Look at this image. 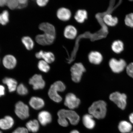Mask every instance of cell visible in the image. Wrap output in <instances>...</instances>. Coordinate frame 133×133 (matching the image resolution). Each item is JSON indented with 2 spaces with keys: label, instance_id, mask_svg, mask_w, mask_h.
<instances>
[{
  "label": "cell",
  "instance_id": "24",
  "mask_svg": "<svg viewBox=\"0 0 133 133\" xmlns=\"http://www.w3.org/2000/svg\"><path fill=\"white\" fill-rule=\"evenodd\" d=\"M103 21L108 25L112 26H116L118 22L117 18L114 17L110 14L105 15L103 17Z\"/></svg>",
  "mask_w": 133,
  "mask_h": 133
},
{
  "label": "cell",
  "instance_id": "8",
  "mask_svg": "<svg viewBox=\"0 0 133 133\" xmlns=\"http://www.w3.org/2000/svg\"><path fill=\"white\" fill-rule=\"evenodd\" d=\"M81 103L80 99L72 93H70L66 94L64 104L66 107L73 110L79 107Z\"/></svg>",
  "mask_w": 133,
  "mask_h": 133
},
{
  "label": "cell",
  "instance_id": "29",
  "mask_svg": "<svg viewBox=\"0 0 133 133\" xmlns=\"http://www.w3.org/2000/svg\"><path fill=\"white\" fill-rule=\"evenodd\" d=\"M18 94L21 95H25L28 94V90L27 88L23 84H20L16 89Z\"/></svg>",
  "mask_w": 133,
  "mask_h": 133
},
{
  "label": "cell",
  "instance_id": "11",
  "mask_svg": "<svg viewBox=\"0 0 133 133\" xmlns=\"http://www.w3.org/2000/svg\"><path fill=\"white\" fill-rule=\"evenodd\" d=\"M35 56L38 59H43L48 64H51L54 62L55 60L54 55L52 52L48 51H41L36 53Z\"/></svg>",
  "mask_w": 133,
  "mask_h": 133
},
{
  "label": "cell",
  "instance_id": "39",
  "mask_svg": "<svg viewBox=\"0 0 133 133\" xmlns=\"http://www.w3.org/2000/svg\"><path fill=\"white\" fill-rule=\"evenodd\" d=\"M70 133H79L78 131L74 130L71 131Z\"/></svg>",
  "mask_w": 133,
  "mask_h": 133
},
{
  "label": "cell",
  "instance_id": "23",
  "mask_svg": "<svg viewBox=\"0 0 133 133\" xmlns=\"http://www.w3.org/2000/svg\"><path fill=\"white\" fill-rule=\"evenodd\" d=\"M118 129L121 133H128L131 132L132 129V126L127 121H123L119 123Z\"/></svg>",
  "mask_w": 133,
  "mask_h": 133
},
{
  "label": "cell",
  "instance_id": "17",
  "mask_svg": "<svg viewBox=\"0 0 133 133\" xmlns=\"http://www.w3.org/2000/svg\"><path fill=\"white\" fill-rule=\"evenodd\" d=\"M31 107L35 110L40 109L44 107L45 103L44 100L37 97L34 96L31 98L29 102Z\"/></svg>",
  "mask_w": 133,
  "mask_h": 133
},
{
  "label": "cell",
  "instance_id": "36",
  "mask_svg": "<svg viewBox=\"0 0 133 133\" xmlns=\"http://www.w3.org/2000/svg\"><path fill=\"white\" fill-rule=\"evenodd\" d=\"M5 94V88L3 86L0 85V97L4 96Z\"/></svg>",
  "mask_w": 133,
  "mask_h": 133
},
{
  "label": "cell",
  "instance_id": "31",
  "mask_svg": "<svg viewBox=\"0 0 133 133\" xmlns=\"http://www.w3.org/2000/svg\"><path fill=\"white\" fill-rule=\"evenodd\" d=\"M124 21L126 25L133 28V13H131L127 15Z\"/></svg>",
  "mask_w": 133,
  "mask_h": 133
},
{
  "label": "cell",
  "instance_id": "20",
  "mask_svg": "<svg viewBox=\"0 0 133 133\" xmlns=\"http://www.w3.org/2000/svg\"><path fill=\"white\" fill-rule=\"evenodd\" d=\"M3 82L8 86L9 92H13L16 89L17 83L15 79L12 78L6 77L3 80Z\"/></svg>",
  "mask_w": 133,
  "mask_h": 133
},
{
  "label": "cell",
  "instance_id": "18",
  "mask_svg": "<svg viewBox=\"0 0 133 133\" xmlns=\"http://www.w3.org/2000/svg\"><path fill=\"white\" fill-rule=\"evenodd\" d=\"M89 61L91 64L97 65L101 64L103 60L102 55L97 51H92L89 53L88 56Z\"/></svg>",
  "mask_w": 133,
  "mask_h": 133
},
{
  "label": "cell",
  "instance_id": "10",
  "mask_svg": "<svg viewBox=\"0 0 133 133\" xmlns=\"http://www.w3.org/2000/svg\"><path fill=\"white\" fill-rule=\"evenodd\" d=\"M109 65L113 72L119 73L123 71L126 66V64L124 59H121L118 61L112 58L109 61Z\"/></svg>",
  "mask_w": 133,
  "mask_h": 133
},
{
  "label": "cell",
  "instance_id": "35",
  "mask_svg": "<svg viewBox=\"0 0 133 133\" xmlns=\"http://www.w3.org/2000/svg\"><path fill=\"white\" fill-rule=\"evenodd\" d=\"M49 2L48 0H37L36 3L40 7H44Z\"/></svg>",
  "mask_w": 133,
  "mask_h": 133
},
{
  "label": "cell",
  "instance_id": "34",
  "mask_svg": "<svg viewBox=\"0 0 133 133\" xmlns=\"http://www.w3.org/2000/svg\"><path fill=\"white\" fill-rule=\"evenodd\" d=\"M27 129L24 127H19L15 130L12 133H28Z\"/></svg>",
  "mask_w": 133,
  "mask_h": 133
},
{
  "label": "cell",
  "instance_id": "26",
  "mask_svg": "<svg viewBox=\"0 0 133 133\" xmlns=\"http://www.w3.org/2000/svg\"><path fill=\"white\" fill-rule=\"evenodd\" d=\"M124 44L122 42L118 40L113 43L112 45V51L116 54H119L123 50Z\"/></svg>",
  "mask_w": 133,
  "mask_h": 133
},
{
  "label": "cell",
  "instance_id": "33",
  "mask_svg": "<svg viewBox=\"0 0 133 133\" xmlns=\"http://www.w3.org/2000/svg\"><path fill=\"white\" fill-rule=\"evenodd\" d=\"M18 1L19 5L17 8L18 9H22L27 6L28 3V1L27 0H18Z\"/></svg>",
  "mask_w": 133,
  "mask_h": 133
},
{
  "label": "cell",
  "instance_id": "3",
  "mask_svg": "<svg viewBox=\"0 0 133 133\" xmlns=\"http://www.w3.org/2000/svg\"><path fill=\"white\" fill-rule=\"evenodd\" d=\"M65 85L62 81H56L51 85L48 91L49 98L55 102L59 103L62 101V98L59 94V92H62L66 89Z\"/></svg>",
  "mask_w": 133,
  "mask_h": 133
},
{
  "label": "cell",
  "instance_id": "21",
  "mask_svg": "<svg viewBox=\"0 0 133 133\" xmlns=\"http://www.w3.org/2000/svg\"><path fill=\"white\" fill-rule=\"evenodd\" d=\"M88 13L85 10L79 9L76 11L74 16L76 21L79 23L84 22L88 18Z\"/></svg>",
  "mask_w": 133,
  "mask_h": 133
},
{
  "label": "cell",
  "instance_id": "1",
  "mask_svg": "<svg viewBox=\"0 0 133 133\" xmlns=\"http://www.w3.org/2000/svg\"><path fill=\"white\" fill-rule=\"evenodd\" d=\"M58 122L61 126L67 127L69 125L68 120L71 124L75 125L78 123L80 117L77 113L71 110L61 109L57 113Z\"/></svg>",
  "mask_w": 133,
  "mask_h": 133
},
{
  "label": "cell",
  "instance_id": "7",
  "mask_svg": "<svg viewBox=\"0 0 133 133\" xmlns=\"http://www.w3.org/2000/svg\"><path fill=\"white\" fill-rule=\"evenodd\" d=\"M15 112L16 115L22 119H27L29 116V107L21 101L16 104Z\"/></svg>",
  "mask_w": 133,
  "mask_h": 133
},
{
  "label": "cell",
  "instance_id": "14",
  "mask_svg": "<svg viewBox=\"0 0 133 133\" xmlns=\"http://www.w3.org/2000/svg\"><path fill=\"white\" fill-rule=\"evenodd\" d=\"M71 16V12L70 10L65 8H61L58 10L57 16L60 20L66 21L70 19Z\"/></svg>",
  "mask_w": 133,
  "mask_h": 133
},
{
  "label": "cell",
  "instance_id": "15",
  "mask_svg": "<svg viewBox=\"0 0 133 133\" xmlns=\"http://www.w3.org/2000/svg\"><path fill=\"white\" fill-rule=\"evenodd\" d=\"M14 123V119L10 116H6L0 119V128L6 130L12 128Z\"/></svg>",
  "mask_w": 133,
  "mask_h": 133
},
{
  "label": "cell",
  "instance_id": "4",
  "mask_svg": "<svg viewBox=\"0 0 133 133\" xmlns=\"http://www.w3.org/2000/svg\"><path fill=\"white\" fill-rule=\"evenodd\" d=\"M44 34L38 35L36 41L38 44L43 46L49 45L53 44L56 38V32L45 31Z\"/></svg>",
  "mask_w": 133,
  "mask_h": 133
},
{
  "label": "cell",
  "instance_id": "2",
  "mask_svg": "<svg viewBox=\"0 0 133 133\" xmlns=\"http://www.w3.org/2000/svg\"><path fill=\"white\" fill-rule=\"evenodd\" d=\"M88 111L94 117L98 119L104 118L107 111L106 103L103 101H96L89 107Z\"/></svg>",
  "mask_w": 133,
  "mask_h": 133
},
{
  "label": "cell",
  "instance_id": "6",
  "mask_svg": "<svg viewBox=\"0 0 133 133\" xmlns=\"http://www.w3.org/2000/svg\"><path fill=\"white\" fill-rule=\"evenodd\" d=\"M127 98L125 94H121L118 92L113 93L109 96L110 99L122 110H124L126 107Z\"/></svg>",
  "mask_w": 133,
  "mask_h": 133
},
{
  "label": "cell",
  "instance_id": "12",
  "mask_svg": "<svg viewBox=\"0 0 133 133\" xmlns=\"http://www.w3.org/2000/svg\"><path fill=\"white\" fill-rule=\"evenodd\" d=\"M38 121L43 126H45L52 121V118L50 113L48 111H43L38 115Z\"/></svg>",
  "mask_w": 133,
  "mask_h": 133
},
{
  "label": "cell",
  "instance_id": "32",
  "mask_svg": "<svg viewBox=\"0 0 133 133\" xmlns=\"http://www.w3.org/2000/svg\"><path fill=\"white\" fill-rule=\"evenodd\" d=\"M127 74L130 77L133 78V63H131L126 67Z\"/></svg>",
  "mask_w": 133,
  "mask_h": 133
},
{
  "label": "cell",
  "instance_id": "25",
  "mask_svg": "<svg viewBox=\"0 0 133 133\" xmlns=\"http://www.w3.org/2000/svg\"><path fill=\"white\" fill-rule=\"evenodd\" d=\"M22 42L26 49L31 50L34 47V43L32 39L29 36L23 37L21 39Z\"/></svg>",
  "mask_w": 133,
  "mask_h": 133
},
{
  "label": "cell",
  "instance_id": "16",
  "mask_svg": "<svg viewBox=\"0 0 133 133\" xmlns=\"http://www.w3.org/2000/svg\"><path fill=\"white\" fill-rule=\"evenodd\" d=\"M77 34V29L74 26L69 25L65 28L64 31V37L66 39H74Z\"/></svg>",
  "mask_w": 133,
  "mask_h": 133
},
{
  "label": "cell",
  "instance_id": "9",
  "mask_svg": "<svg viewBox=\"0 0 133 133\" xmlns=\"http://www.w3.org/2000/svg\"><path fill=\"white\" fill-rule=\"evenodd\" d=\"M29 84L33 86L34 90L43 89L45 85V83L41 75L35 74L30 79Z\"/></svg>",
  "mask_w": 133,
  "mask_h": 133
},
{
  "label": "cell",
  "instance_id": "38",
  "mask_svg": "<svg viewBox=\"0 0 133 133\" xmlns=\"http://www.w3.org/2000/svg\"><path fill=\"white\" fill-rule=\"evenodd\" d=\"M129 119L130 122L133 124V113L130 114L129 116Z\"/></svg>",
  "mask_w": 133,
  "mask_h": 133
},
{
  "label": "cell",
  "instance_id": "27",
  "mask_svg": "<svg viewBox=\"0 0 133 133\" xmlns=\"http://www.w3.org/2000/svg\"><path fill=\"white\" fill-rule=\"evenodd\" d=\"M38 67L40 70L45 73L49 72L50 69L49 64L43 60L40 61L38 62Z\"/></svg>",
  "mask_w": 133,
  "mask_h": 133
},
{
  "label": "cell",
  "instance_id": "13",
  "mask_svg": "<svg viewBox=\"0 0 133 133\" xmlns=\"http://www.w3.org/2000/svg\"><path fill=\"white\" fill-rule=\"evenodd\" d=\"M3 64L5 68L8 69H12L15 67L17 60L14 56L11 55H6L3 58Z\"/></svg>",
  "mask_w": 133,
  "mask_h": 133
},
{
  "label": "cell",
  "instance_id": "5",
  "mask_svg": "<svg viewBox=\"0 0 133 133\" xmlns=\"http://www.w3.org/2000/svg\"><path fill=\"white\" fill-rule=\"evenodd\" d=\"M70 71L72 81L77 83L81 81L83 73L86 71V69L82 63H76L71 66Z\"/></svg>",
  "mask_w": 133,
  "mask_h": 133
},
{
  "label": "cell",
  "instance_id": "41",
  "mask_svg": "<svg viewBox=\"0 0 133 133\" xmlns=\"http://www.w3.org/2000/svg\"><path fill=\"white\" fill-rule=\"evenodd\" d=\"M131 133H133V132H131Z\"/></svg>",
  "mask_w": 133,
  "mask_h": 133
},
{
  "label": "cell",
  "instance_id": "22",
  "mask_svg": "<svg viewBox=\"0 0 133 133\" xmlns=\"http://www.w3.org/2000/svg\"><path fill=\"white\" fill-rule=\"evenodd\" d=\"M26 127L28 131L33 133L36 132L39 129V122L36 119L30 121L26 123Z\"/></svg>",
  "mask_w": 133,
  "mask_h": 133
},
{
  "label": "cell",
  "instance_id": "30",
  "mask_svg": "<svg viewBox=\"0 0 133 133\" xmlns=\"http://www.w3.org/2000/svg\"><path fill=\"white\" fill-rule=\"evenodd\" d=\"M6 5L10 9L14 10L18 8L19 2L17 0H8L6 1Z\"/></svg>",
  "mask_w": 133,
  "mask_h": 133
},
{
  "label": "cell",
  "instance_id": "19",
  "mask_svg": "<svg viewBox=\"0 0 133 133\" xmlns=\"http://www.w3.org/2000/svg\"><path fill=\"white\" fill-rule=\"evenodd\" d=\"M93 116L90 114H86L83 116L82 121L83 124L87 128L92 129L95 125V121L93 119Z\"/></svg>",
  "mask_w": 133,
  "mask_h": 133
},
{
  "label": "cell",
  "instance_id": "28",
  "mask_svg": "<svg viewBox=\"0 0 133 133\" xmlns=\"http://www.w3.org/2000/svg\"><path fill=\"white\" fill-rule=\"evenodd\" d=\"M9 21V13L7 10H4L0 14V24L5 25Z\"/></svg>",
  "mask_w": 133,
  "mask_h": 133
},
{
  "label": "cell",
  "instance_id": "40",
  "mask_svg": "<svg viewBox=\"0 0 133 133\" xmlns=\"http://www.w3.org/2000/svg\"><path fill=\"white\" fill-rule=\"evenodd\" d=\"M0 133H2V132L1 131H0Z\"/></svg>",
  "mask_w": 133,
  "mask_h": 133
},
{
  "label": "cell",
  "instance_id": "37",
  "mask_svg": "<svg viewBox=\"0 0 133 133\" xmlns=\"http://www.w3.org/2000/svg\"><path fill=\"white\" fill-rule=\"evenodd\" d=\"M6 0H0V6H3L6 5Z\"/></svg>",
  "mask_w": 133,
  "mask_h": 133
}]
</instances>
